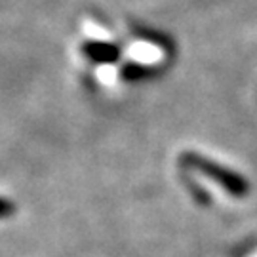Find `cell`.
Here are the masks:
<instances>
[{"label":"cell","instance_id":"cell-2","mask_svg":"<svg viewBox=\"0 0 257 257\" xmlns=\"http://www.w3.org/2000/svg\"><path fill=\"white\" fill-rule=\"evenodd\" d=\"M153 71L147 69V67H141V65H128L126 69H124V73L122 76L126 78V80H143V78H147L151 76Z\"/></svg>","mask_w":257,"mask_h":257},{"label":"cell","instance_id":"cell-1","mask_svg":"<svg viewBox=\"0 0 257 257\" xmlns=\"http://www.w3.org/2000/svg\"><path fill=\"white\" fill-rule=\"evenodd\" d=\"M82 54L90 61H95V63H114L118 59L120 50L114 44H109V42L92 40V42H86L82 46Z\"/></svg>","mask_w":257,"mask_h":257}]
</instances>
